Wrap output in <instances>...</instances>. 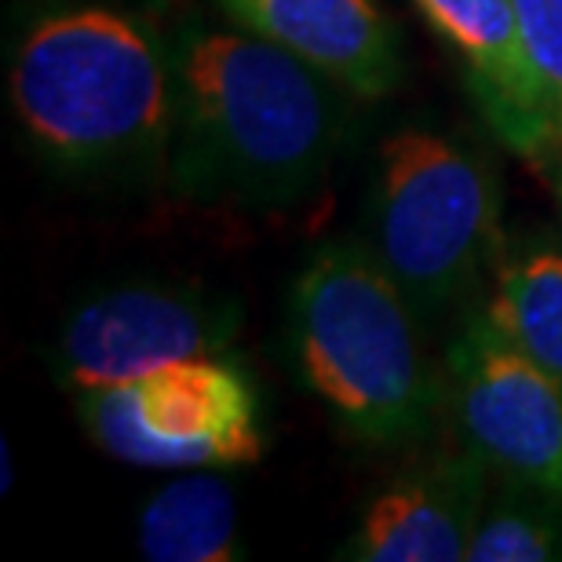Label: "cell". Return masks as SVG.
Instances as JSON below:
<instances>
[{
    "label": "cell",
    "mask_w": 562,
    "mask_h": 562,
    "mask_svg": "<svg viewBox=\"0 0 562 562\" xmlns=\"http://www.w3.org/2000/svg\"><path fill=\"white\" fill-rule=\"evenodd\" d=\"M165 172L187 201L274 212L325 183L351 136V92L241 26L176 33Z\"/></svg>",
    "instance_id": "6da1fadb"
},
{
    "label": "cell",
    "mask_w": 562,
    "mask_h": 562,
    "mask_svg": "<svg viewBox=\"0 0 562 562\" xmlns=\"http://www.w3.org/2000/svg\"><path fill=\"white\" fill-rule=\"evenodd\" d=\"M8 103L33 150L70 176L165 168L176 125L172 48L110 4H37L8 44Z\"/></svg>",
    "instance_id": "7a4b0ae2"
},
{
    "label": "cell",
    "mask_w": 562,
    "mask_h": 562,
    "mask_svg": "<svg viewBox=\"0 0 562 562\" xmlns=\"http://www.w3.org/2000/svg\"><path fill=\"white\" fill-rule=\"evenodd\" d=\"M289 351L311 395L355 442L409 446L435 431L446 373L420 311L362 241H329L289 289Z\"/></svg>",
    "instance_id": "3957f363"
},
{
    "label": "cell",
    "mask_w": 562,
    "mask_h": 562,
    "mask_svg": "<svg viewBox=\"0 0 562 562\" xmlns=\"http://www.w3.org/2000/svg\"><path fill=\"white\" fill-rule=\"evenodd\" d=\"M369 245L420 318L464 300L504 249L497 168L446 132H391L369 194Z\"/></svg>",
    "instance_id": "277c9868"
},
{
    "label": "cell",
    "mask_w": 562,
    "mask_h": 562,
    "mask_svg": "<svg viewBox=\"0 0 562 562\" xmlns=\"http://www.w3.org/2000/svg\"><path fill=\"white\" fill-rule=\"evenodd\" d=\"M77 417L103 453L132 468H238L263 453L260 398L223 355L77 391Z\"/></svg>",
    "instance_id": "5b68a950"
},
{
    "label": "cell",
    "mask_w": 562,
    "mask_h": 562,
    "mask_svg": "<svg viewBox=\"0 0 562 562\" xmlns=\"http://www.w3.org/2000/svg\"><path fill=\"white\" fill-rule=\"evenodd\" d=\"M238 333V307L205 285L132 278L88 292L66 311L52 373L77 395L128 384L190 358H216Z\"/></svg>",
    "instance_id": "8992f818"
},
{
    "label": "cell",
    "mask_w": 562,
    "mask_h": 562,
    "mask_svg": "<svg viewBox=\"0 0 562 562\" xmlns=\"http://www.w3.org/2000/svg\"><path fill=\"white\" fill-rule=\"evenodd\" d=\"M446 406L460 442L493 475L562 501V384L530 362L486 311L446 347Z\"/></svg>",
    "instance_id": "52a82bcc"
},
{
    "label": "cell",
    "mask_w": 562,
    "mask_h": 562,
    "mask_svg": "<svg viewBox=\"0 0 562 562\" xmlns=\"http://www.w3.org/2000/svg\"><path fill=\"white\" fill-rule=\"evenodd\" d=\"M493 468L475 449L442 453L398 475L366 504L340 559L460 562L490 504Z\"/></svg>",
    "instance_id": "ba28073f"
},
{
    "label": "cell",
    "mask_w": 562,
    "mask_h": 562,
    "mask_svg": "<svg viewBox=\"0 0 562 562\" xmlns=\"http://www.w3.org/2000/svg\"><path fill=\"white\" fill-rule=\"evenodd\" d=\"M424 22L464 63L493 132L544 168L562 154L552 106L526 55L512 0H413Z\"/></svg>",
    "instance_id": "9c48e42d"
},
{
    "label": "cell",
    "mask_w": 562,
    "mask_h": 562,
    "mask_svg": "<svg viewBox=\"0 0 562 562\" xmlns=\"http://www.w3.org/2000/svg\"><path fill=\"white\" fill-rule=\"evenodd\" d=\"M227 22L292 52L355 99H384L406 77L402 37L376 0H212Z\"/></svg>",
    "instance_id": "30bf717a"
},
{
    "label": "cell",
    "mask_w": 562,
    "mask_h": 562,
    "mask_svg": "<svg viewBox=\"0 0 562 562\" xmlns=\"http://www.w3.org/2000/svg\"><path fill=\"white\" fill-rule=\"evenodd\" d=\"M490 322L562 384V241L522 238L504 245L493 267Z\"/></svg>",
    "instance_id": "8fae6325"
},
{
    "label": "cell",
    "mask_w": 562,
    "mask_h": 562,
    "mask_svg": "<svg viewBox=\"0 0 562 562\" xmlns=\"http://www.w3.org/2000/svg\"><path fill=\"white\" fill-rule=\"evenodd\" d=\"M139 552L150 562H238V501L223 475H190L168 482L139 512Z\"/></svg>",
    "instance_id": "7c38bea8"
},
{
    "label": "cell",
    "mask_w": 562,
    "mask_h": 562,
    "mask_svg": "<svg viewBox=\"0 0 562 562\" xmlns=\"http://www.w3.org/2000/svg\"><path fill=\"white\" fill-rule=\"evenodd\" d=\"M471 562H562V501L501 479L468 548Z\"/></svg>",
    "instance_id": "4fadbf2b"
},
{
    "label": "cell",
    "mask_w": 562,
    "mask_h": 562,
    "mask_svg": "<svg viewBox=\"0 0 562 562\" xmlns=\"http://www.w3.org/2000/svg\"><path fill=\"white\" fill-rule=\"evenodd\" d=\"M512 4L519 15L526 55H530V66L544 88L548 106H552L562 146V0H512Z\"/></svg>",
    "instance_id": "5bb4252c"
},
{
    "label": "cell",
    "mask_w": 562,
    "mask_h": 562,
    "mask_svg": "<svg viewBox=\"0 0 562 562\" xmlns=\"http://www.w3.org/2000/svg\"><path fill=\"white\" fill-rule=\"evenodd\" d=\"M0 471H4V479H0V493L11 490V442L8 438H0Z\"/></svg>",
    "instance_id": "9a60e30c"
},
{
    "label": "cell",
    "mask_w": 562,
    "mask_h": 562,
    "mask_svg": "<svg viewBox=\"0 0 562 562\" xmlns=\"http://www.w3.org/2000/svg\"><path fill=\"white\" fill-rule=\"evenodd\" d=\"M552 168V187H555V205H559V220H562V157L559 161H552L548 165Z\"/></svg>",
    "instance_id": "2e32d148"
}]
</instances>
